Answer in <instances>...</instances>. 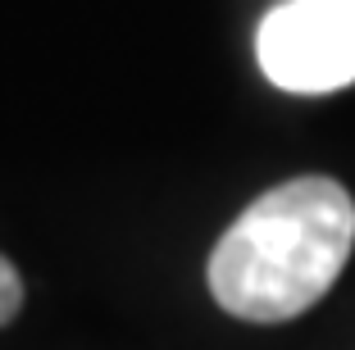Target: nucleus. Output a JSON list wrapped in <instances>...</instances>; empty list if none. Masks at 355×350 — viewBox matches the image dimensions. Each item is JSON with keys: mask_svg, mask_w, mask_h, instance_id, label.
I'll return each instance as SVG.
<instances>
[{"mask_svg": "<svg viewBox=\"0 0 355 350\" xmlns=\"http://www.w3.org/2000/svg\"><path fill=\"white\" fill-rule=\"evenodd\" d=\"M355 250V200L337 177L269 186L209 250L205 282L246 323H287L328 296Z\"/></svg>", "mask_w": 355, "mask_h": 350, "instance_id": "obj_1", "label": "nucleus"}, {"mask_svg": "<svg viewBox=\"0 0 355 350\" xmlns=\"http://www.w3.org/2000/svg\"><path fill=\"white\" fill-rule=\"evenodd\" d=\"M255 60L282 91L319 96L355 82V0H282L255 32Z\"/></svg>", "mask_w": 355, "mask_h": 350, "instance_id": "obj_2", "label": "nucleus"}, {"mask_svg": "<svg viewBox=\"0 0 355 350\" xmlns=\"http://www.w3.org/2000/svg\"><path fill=\"white\" fill-rule=\"evenodd\" d=\"M19 309H23V278L19 268L0 255V328L19 319Z\"/></svg>", "mask_w": 355, "mask_h": 350, "instance_id": "obj_3", "label": "nucleus"}]
</instances>
